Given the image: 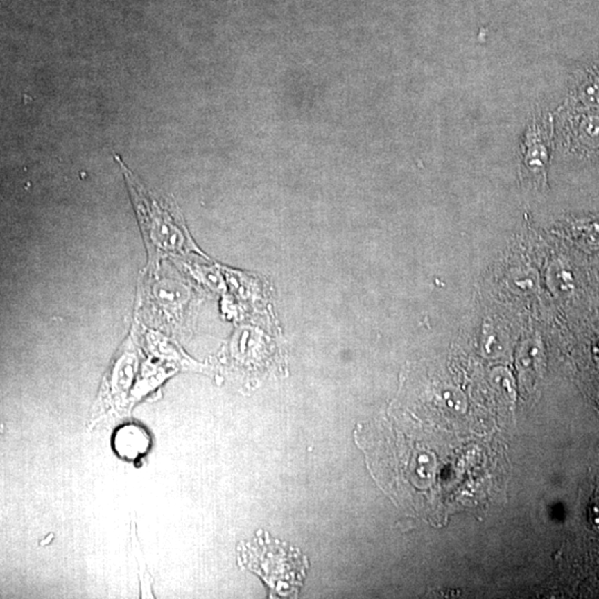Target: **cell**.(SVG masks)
<instances>
[{
	"mask_svg": "<svg viewBox=\"0 0 599 599\" xmlns=\"http://www.w3.org/2000/svg\"><path fill=\"white\" fill-rule=\"evenodd\" d=\"M248 547V565L262 576L273 593L283 597L297 595L308 568L306 558L297 549L268 538Z\"/></svg>",
	"mask_w": 599,
	"mask_h": 599,
	"instance_id": "cell-1",
	"label": "cell"
},
{
	"mask_svg": "<svg viewBox=\"0 0 599 599\" xmlns=\"http://www.w3.org/2000/svg\"><path fill=\"white\" fill-rule=\"evenodd\" d=\"M596 360H597V363L599 364V343H598V347H597V349H596Z\"/></svg>",
	"mask_w": 599,
	"mask_h": 599,
	"instance_id": "cell-2",
	"label": "cell"
}]
</instances>
